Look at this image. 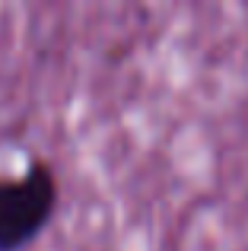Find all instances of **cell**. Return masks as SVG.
<instances>
[{"label":"cell","instance_id":"obj_1","mask_svg":"<svg viewBox=\"0 0 248 251\" xmlns=\"http://www.w3.org/2000/svg\"><path fill=\"white\" fill-rule=\"evenodd\" d=\"M57 175L45 159H32L23 175H0V251L29 248L57 210Z\"/></svg>","mask_w":248,"mask_h":251}]
</instances>
